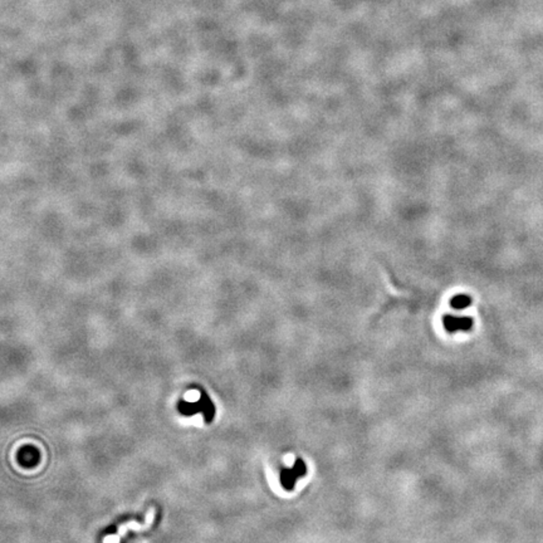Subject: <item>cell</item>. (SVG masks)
<instances>
[{
  "mask_svg": "<svg viewBox=\"0 0 543 543\" xmlns=\"http://www.w3.org/2000/svg\"><path fill=\"white\" fill-rule=\"evenodd\" d=\"M307 473V465L302 459H297L292 468H283L281 470V484L286 490H293L299 478Z\"/></svg>",
  "mask_w": 543,
  "mask_h": 543,
  "instance_id": "cell-1",
  "label": "cell"
},
{
  "mask_svg": "<svg viewBox=\"0 0 543 543\" xmlns=\"http://www.w3.org/2000/svg\"><path fill=\"white\" fill-rule=\"evenodd\" d=\"M444 327L448 332L455 333L458 331H469L473 327V319L470 317H460L447 314L444 317Z\"/></svg>",
  "mask_w": 543,
  "mask_h": 543,
  "instance_id": "cell-2",
  "label": "cell"
},
{
  "mask_svg": "<svg viewBox=\"0 0 543 543\" xmlns=\"http://www.w3.org/2000/svg\"><path fill=\"white\" fill-rule=\"evenodd\" d=\"M132 248L141 254H151L157 249V240L154 236L140 234L132 239Z\"/></svg>",
  "mask_w": 543,
  "mask_h": 543,
  "instance_id": "cell-3",
  "label": "cell"
},
{
  "mask_svg": "<svg viewBox=\"0 0 543 543\" xmlns=\"http://www.w3.org/2000/svg\"><path fill=\"white\" fill-rule=\"evenodd\" d=\"M39 459L40 454L38 449L34 447H30V445H26L18 453V461L24 468H33V466L38 465Z\"/></svg>",
  "mask_w": 543,
  "mask_h": 543,
  "instance_id": "cell-4",
  "label": "cell"
},
{
  "mask_svg": "<svg viewBox=\"0 0 543 543\" xmlns=\"http://www.w3.org/2000/svg\"><path fill=\"white\" fill-rule=\"evenodd\" d=\"M200 406H201V412L204 415L205 423L210 424L211 421L214 420V416H215V406H214L213 401L209 398L208 394L205 393L204 390H200V399H199Z\"/></svg>",
  "mask_w": 543,
  "mask_h": 543,
  "instance_id": "cell-5",
  "label": "cell"
},
{
  "mask_svg": "<svg viewBox=\"0 0 543 543\" xmlns=\"http://www.w3.org/2000/svg\"><path fill=\"white\" fill-rule=\"evenodd\" d=\"M177 409H179L180 414H182L184 416H193L198 412H201V406H200L199 400L197 402H189L185 400H180L179 404H177Z\"/></svg>",
  "mask_w": 543,
  "mask_h": 543,
  "instance_id": "cell-6",
  "label": "cell"
},
{
  "mask_svg": "<svg viewBox=\"0 0 543 543\" xmlns=\"http://www.w3.org/2000/svg\"><path fill=\"white\" fill-rule=\"evenodd\" d=\"M470 303H472V299L465 294H458L450 301V306L455 310H464V308L469 307Z\"/></svg>",
  "mask_w": 543,
  "mask_h": 543,
  "instance_id": "cell-7",
  "label": "cell"
},
{
  "mask_svg": "<svg viewBox=\"0 0 543 543\" xmlns=\"http://www.w3.org/2000/svg\"><path fill=\"white\" fill-rule=\"evenodd\" d=\"M114 532H116V527H110V528H107L106 533H107V535H114Z\"/></svg>",
  "mask_w": 543,
  "mask_h": 543,
  "instance_id": "cell-8",
  "label": "cell"
}]
</instances>
